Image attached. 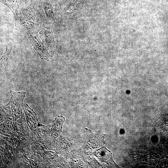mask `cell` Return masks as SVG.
<instances>
[{"instance_id": "1", "label": "cell", "mask_w": 168, "mask_h": 168, "mask_svg": "<svg viewBox=\"0 0 168 168\" xmlns=\"http://www.w3.org/2000/svg\"><path fill=\"white\" fill-rule=\"evenodd\" d=\"M86 138L82 146L83 149H93L104 145L105 135L95 134L89 129H86Z\"/></svg>"}, {"instance_id": "2", "label": "cell", "mask_w": 168, "mask_h": 168, "mask_svg": "<svg viewBox=\"0 0 168 168\" xmlns=\"http://www.w3.org/2000/svg\"><path fill=\"white\" fill-rule=\"evenodd\" d=\"M95 154L99 159L110 165L118 166L113 160L111 153L105 147H102L97 150Z\"/></svg>"}, {"instance_id": "3", "label": "cell", "mask_w": 168, "mask_h": 168, "mask_svg": "<svg viewBox=\"0 0 168 168\" xmlns=\"http://www.w3.org/2000/svg\"><path fill=\"white\" fill-rule=\"evenodd\" d=\"M64 121L65 118L62 116H58L53 121L50 130L54 135L58 136L61 133L62 126Z\"/></svg>"}, {"instance_id": "4", "label": "cell", "mask_w": 168, "mask_h": 168, "mask_svg": "<svg viewBox=\"0 0 168 168\" xmlns=\"http://www.w3.org/2000/svg\"><path fill=\"white\" fill-rule=\"evenodd\" d=\"M12 45L11 43H8L6 46V49L0 59L1 68L5 67L7 64V60L11 52Z\"/></svg>"}]
</instances>
